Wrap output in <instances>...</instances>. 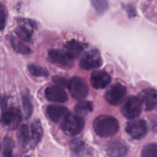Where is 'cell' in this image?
I'll return each instance as SVG.
<instances>
[{
    "label": "cell",
    "mask_w": 157,
    "mask_h": 157,
    "mask_svg": "<svg viewBox=\"0 0 157 157\" xmlns=\"http://www.w3.org/2000/svg\"><path fill=\"white\" fill-rule=\"evenodd\" d=\"M96 134L103 138L113 136L120 128L117 119L110 115H101L97 117L93 123Z\"/></svg>",
    "instance_id": "6da1fadb"
},
{
    "label": "cell",
    "mask_w": 157,
    "mask_h": 157,
    "mask_svg": "<svg viewBox=\"0 0 157 157\" xmlns=\"http://www.w3.org/2000/svg\"><path fill=\"white\" fill-rule=\"evenodd\" d=\"M84 120L78 115H70L61 123V127L64 133L69 135H76L83 131L84 128Z\"/></svg>",
    "instance_id": "7a4b0ae2"
},
{
    "label": "cell",
    "mask_w": 157,
    "mask_h": 157,
    "mask_svg": "<svg viewBox=\"0 0 157 157\" xmlns=\"http://www.w3.org/2000/svg\"><path fill=\"white\" fill-rule=\"evenodd\" d=\"M21 120V113L15 107L5 108L0 116V123L4 127L9 129H15Z\"/></svg>",
    "instance_id": "3957f363"
},
{
    "label": "cell",
    "mask_w": 157,
    "mask_h": 157,
    "mask_svg": "<svg viewBox=\"0 0 157 157\" xmlns=\"http://www.w3.org/2000/svg\"><path fill=\"white\" fill-rule=\"evenodd\" d=\"M67 89L74 99L77 100H83L87 96L89 87L87 82L81 77L75 76L68 81Z\"/></svg>",
    "instance_id": "277c9868"
},
{
    "label": "cell",
    "mask_w": 157,
    "mask_h": 157,
    "mask_svg": "<svg viewBox=\"0 0 157 157\" xmlns=\"http://www.w3.org/2000/svg\"><path fill=\"white\" fill-rule=\"evenodd\" d=\"M142 103L138 97L131 95L128 97L121 108V112L125 118L134 119L141 113Z\"/></svg>",
    "instance_id": "5b68a950"
},
{
    "label": "cell",
    "mask_w": 157,
    "mask_h": 157,
    "mask_svg": "<svg viewBox=\"0 0 157 157\" xmlns=\"http://www.w3.org/2000/svg\"><path fill=\"white\" fill-rule=\"evenodd\" d=\"M127 89L121 83H115L110 86L105 93V99L111 106H117L125 98Z\"/></svg>",
    "instance_id": "8992f818"
},
{
    "label": "cell",
    "mask_w": 157,
    "mask_h": 157,
    "mask_svg": "<svg viewBox=\"0 0 157 157\" xmlns=\"http://www.w3.org/2000/svg\"><path fill=\"white\" fill-rule=\"evenodd\" d=\"M103 61L99 52L96 49H93L86 52L80 60V66L85 70L97 69L102 65Z\"/></svg>",
    "instance_id": "52a82bcc"
},
{
    "label": "cell",
    "mask_w": 157,
    "mask_h": 157,
    "mask_svg": "<svg viewBox=\"0 0 157 157\" xmlns=\"http://www.w3.org/2000/svg\"><path fill=\"white\" fill-rule=\"evenodd\" d=\"M126 132L131 138L140 139L147 133V125L145 120L136 119L129 122L126 126Z\"/></svg>",
    "instance_id": "ba28073f"
},
{
    "label": "cell",
    "mask_w": 157,
    "mask_h": 157,
    "mask_svg": "<svg viewBox=\"0 0 157 157\" xmlns=\"http://www.w3.org/2000/svg\"><path fill=\"white\" fill-rule=\"evenodd\" d=\"M44 95L46 99L52 103H63L67 101V95L64 88L58 85L48 86L45 89Z\"/></svg>",
    "instance_id": "9c48e42d"
},
{
    "label": "cell",
    "mask_w": 157,
    "mask_h": 157,
    "mask_svg": "<svg viewBox=\"0 0 157 157\" xmlns=\"http://www.w3.org/2000/svg\"><path fill=\"white\" fill-rule=\"evenodd\" d=\"M48 118L54 123H61L70 115V111L67 107L60 105H50L46 109Z\"/></svg>",
    "instance_id": "30bf717a"
},
{
    "label": "cell",
    "mask_w": 157,
    "mask_h": 157,
    "mask_svg": "<svg viewBox=\"0 0 157 157\" xmlns=\"http://www.w3.org/2000/svg\"><path fill=\"white\" fill-rule=\"evenodd\" d=\"M111 82V77L107 72L96 70L90 75V84L94 89H104Z\"/></svg>",
    "instance_id": "8fae6325"
},
{
    "label": "cell",
    "mask_w": 157,
    "mask_h": 157,
    "mask_svg": "<svg viewBox=\"0 0 157 157\" xmlns=\"http://www.w3.org/2000/svg\"><path fill=\"white\" fill-rule=\"evenodd\" d=\"M139 99L144 104L146 110L150 111L156 109L157 106L156 90L153 88H148L140 93Z\"/></svg>",
    "instance_id": "7c38bea8"
},
{
    "label": "cell",
    "mask_w": 157,
    "mask_h": 157,
    "mask_svg": "<svg viewBox=\"0 0 157 157\" xmlns=\"http://www.w3.org/2000/svg\"><path fill=\"white\" fill-rule=\"evenodd\" d=\"M106 151L109 157H125L128 152V147L124 142L116 140L107 145Z\"/></svg>",
    "instance_id": "4fadbf2b"
},
{
    "label": "cell",
    "mask_w": 157,
    "mask_h": 157,
    "mask_svg": "<svg viewBox=\"0 0 157 157\" xmlns=\"http://www.w3.org/2000/svg\"><path fill=\"white\" fill-rule=\"evenodd\" d=\"M49 58L53 62L64 67H71L74 60L68 56L64 51L59 49H52L48 53Z\"/></svg>",
    "instance_id": "5bb4252c"
},
{
    "label": "cell",
    "mask_w": 157,
    "mask_h": 157,
    "mask_svg": "<svg viewBox=\"0 0 157 157\" xmlns=\"http://www.w3.org/2000/svg\"><path fill=\"white\" fill-rule=\"evenodd\" d=\"M84 50V44L79 41L71 40L66 43L64 52L68 55L71 59H76L82 54Z\"/></svg>",
    "instance_id": "9a60e30c"
},
{
    "label": "cell",
    "mask_w": 157,
    "mask_h": 157,
    "mask_svg": "<svg viewBox=\"0 0 157 157\" xmlns=\"http://www.w3.org/2000/svg\"><path fill=\"white\" fill-rule=\"evenodd\" d=\"M30 130V139L31 147H34L36 146L40 141L43 135V129L41 126V123L38 120H35L32 123L31 128L29 129Z\"/></svg>",
    "instance_id": "2e32d148"
},
{
    "label": "cell",
    "mask_w": 157,
    "mask_h": 157,
    "mask_svg": "<svg viewBox=\"0 0 157 157\" xmlns=\"http://www.w3.org/2000/svg\"><path fill=\"white\" fill-rule=\"evenodd\" d=\"M15 32L18 38L22 41L30 42L32 40V30L28 27L27 23L18 26L15 29Z\"/></svg>",
    "instance_id": "e0dca14e"
},
{
    "label": "cell",
    "mask_w": 157,
    "mask_h": 157,
    "mask_svg": "<svg viewBox=\"0 0 157 157\" xmlns=\"http://www.w3.org/2000/svg\"><path fill=\"white\" fill-rule=\"evenodd\" d=\"M94 106L91 102L81 101L75 106V111L78 115L82 117V115H86L93 111Z\"/></svg>",
    "instance_id": "ac0fdd59"
},
{
    "label": "cell",
    "mask_w": 157,
    "mask_h": 157,
    "mask_svg": "<svg viewBox=\"0 0 157 157\" xmlns=\"http://www.w3.org/2000/svg\"><path fill=\"white\" fill-rule=\"evenodd\" d=\"M18 139L23 146H30V130L27 125H22L20 127Z\"/></svg>",
    "instance_id": "d6986e66"
},
{
    "label": "cell",
    "mask_w": 157,
    "mask_h": 157,
    "mask_svg": "<svg viewBox=\"0 0 157 157\" xmlns=\"http://www.w3.org/2000/svg\"><path fill=\"white\" fill-rule=\"evenodd\" d=\"M10 43L12 45V47L14 49V50H15L18 53L23 54V55H29L31 52V49L29 46L25 45L22 42L17 40L14 37H11Z\"/></svg>",
    "instance_id": "ffe728a7"
},
{
    "label": "cell",
    "mask_w": 157,
    "mask_h": 157,
    "mask_svg": "<svg viewBox=\"0 0 157 157\" xmlns=\"http://www.w3.org/2000/svg\"><path fill=\"white\" fill-rule=\"evenodd\" d=\"M14 143L12 138L7 136L3 141V155L4 157H13Z\"/></svg>",
    "instance_id": "44dd1931"
},
{
    "label": "cell",
    "mask_w": 157,
    "mask_h": 157,
    "mask_svg": "<svg viewBox=\"0 0 157 157\" xmlns=\"http://www.w3.org/2000/svg\"><path fill=\"white\" fill-rule=\"evenodd\" d=\"M91 5L99 15L104 13L109 8L107 0H91Z\"/></svg>",
    "instance_id": "7402d4cb"
},
{
    "label": "cell",
    "mask_w": 157,
    "mask_h": 157,
    "mask_svg": "<svg viewBox=\"0 0 157 157\" xmlns=\"http://www.w3.org/2000/svg\"><path fill=\"white\" fill-rule=\"evenodd\" d=\"M21 101H22L23 109H24L26 118H30L33 112V106H32L30 97L28 95H23L21 97Z\"/></svg>",
    "instance_id": "603a6c76"
},
{
    "label": "cell",
    "mask_w": 157,
    "mask_h": 157,
    "mask_svg": "<svg viewBox=\"0 0 157 157\" xmlns=\"http://www.w3.org/2000/svg\"><path fill=\"white\" fill-rule=\"evenodd\" d=\"M142 157H157V146L156 143L146 145L141 153Z\"/></svg>",
    "instance_id": "cb8c5ba5"
},
{
    "label": "cell",
    "mask_w": 157,
    "mask_h": 157,
    "mask_svg": "<svg viewBox=\"0 0 157 157\" xmlns=\"http://www.w3.org/2000/svg\"><path fill=\"white\" fill-rule=\"evenodd\" d=\"M29 72L32 75L36 77H41V76H46L48 75V71L45 70L44 68L41 67V66H36L34 64H30L28 66Z\"/></svg>",
    "instance_id": "d4e9b609"
},
{
    "label": "cell",
    "mask_w": 157,
    "mask_h": 157,
    "mask_svg": "<svg viewBox=\"0 0 157 157\" xmlns=\"http://www.w3.org/2000/svg\"><path fill=\"white\" fill-rule=\"evenodd\" d=\"M71 148L72 151L76 154L82 153L85 149V145L83 141L80 139H74L71 143Z\"/></svg>",
    "instance_id": "484cf974"
},
{
    "label": "cell",
    "mask_w": 157,
    "mask_h": 157,
    "mask_svg": "<svg viewBox=\"0 0 157 157\" xmlns=\"http://www.w3.org/2000/svg\"><path fill=\"white\" fill-rule=\"evenodd\" d=\"M7 19V11L6 6L0 3V31L3 30L6 27Z\"/></svg>",
    "instance_id": "4316f807"
},
{
    "label": "cell",
    "mask_w": 157,
    "mask_h": 157,
    "mask_svg": "<svg viewBox=\"0 0 157 157\" xmlns=\"http://www.w3.org/2000/svg\"><path fill=\"white\" fill-rule=\"evenodd\" d=\"M53 80L58 86H61V87H67L68 81H67L64 78L60 76H55L53 78Z\"/></svg>",
    "instance_id": "83f0119b"
},
{
    "label": "cell",
    "mask_w": 157,
    "mask_h": 157,
    "mask_svg": "<svg viewBox=\"0 0 157 157\" xmlns=\"http://www.w3.org/2000/svg\"><path fill=\"white\" fill-rule=\"evenodd\" d=\"M126 11H127L128 16L130 18H133L136 16V9H135L134 6H131V5H128L126 6Z\"/></svg>",
    "instance_id": "f1b7e54d"
},
{
    "label": "cell",
    "mask_w": 157,
    "mask_h": 157,
    "mask_svg": "<svg viewBox=\"0 0 157 157\" xmlns=\"http://www.w3.org/2000/svg\"><path fill=\"white\" fill-rule=\"evenodd\" d=\"M26 157H30V156H26Z\"/></svg>",
    "instance_id": "f546056e"
}]
</instances>
